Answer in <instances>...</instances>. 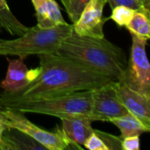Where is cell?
I'll return each instance as SVG.
<instances>
[{
    "instance_id": "obj_1",
    "label": "cell",
    "mask_w": 150,
    "mask_h": 150,
    "mask_svg": "<svg viewBox=\"0 0 150 150\" xmlns=\"http://www.w3.org/2000/svg\"><path fill=\"white\" fill-rule=\"evenodd\" d=\"M40 65L30 69L31 82L16 91H3L0 106L100 88L113 80L58 54H40Z\"/></svg>"
},
{
    "instance_id": "obj_2",
    "label": "cell",
    "mask_w": 150,
    "mask_h": 150,
    "mask_svg": "<svg viewBox=\"0 0 150 150\" xmlns=\"http://www.w3.org/2000/svg\"><path fill=\"white\" fill-rule=\"evenodd\" d=\"M118 81L127 66L124 50L104 38L81 36L74 31L61 43L57 53Z\"/></svg>"
},
{
    "instance_id": "obj_3",
    "label": "cell",
    "mask_w": 150,
    "mask_h": 150,
    "mask_svg": "<svg viewBox=\"0 0 150 150\" xmlns=\"http://www.w3.org/2000/svg\"><path fill=\"white\" fill-rule=\"evenodd\" d=\"M73 32V25L62 24L48 29L40 28L37 25L27 27L18 38L0 39V55H17L25 59L31 54L57 53L61 43Z\"/></svg>"
},
{
    "instance_id": "obj_4",
    "label": "cell",
    "mask_w": 150,
    "mask_h": 150,
    "mask_svg": "<svg viewBox=\"0 0 150 150\" xmlns=\"http://www.w3.org/2000/svg\"><path fill=\"white\" fill-rule=\"evenodd\" d=\"M92 91H82L56 97L12 103L3 106V108L18 110L24 113L33 112L54 116L60 119L70 115L90 116Z\"/></svg>"
},
{
    "instance_id": "obj_5",
    "label": "cell",
    "mask_w": 150,
    "mask_h": 150,
    "mask_svg": "<svg viewBox=\"0 0 150 150\" xmlns=\"http://www.w3.org/2000/svg\"><path fill=\"white\" fill-rule=\"evenodd\" d=\"M0 112L4 116L5 127H13L26 134L47 150L83 149V148L71 143L58 126L54 132H49L32 123L24 115V112L18 110L4 109Z\"/></svg>"
},
{
    "instance_id": "obj_6",
    "label": "cell",
    "mask_w": 150,
    "mask_h": 150,
    "mask_svg": "<svg viewBox=\"0 0 150 150\" xmlns=\"http://www.w3.org/2000/svg\"><path fill=\"white\" fill-rule=\"evenodd\" d=\"M131 56L118 82L128 88L150 97V66L146 46L148 40L130 33Z\"/></svg>"
},
{
    "instance_id": "obj_7",
    "label": "cell",
    "mask_w": 150,
    "mask_h": 150,
    "mask_svg": "<svg viewBox=\"0 0 150 150\" xmlns=\"http://www.w3.org/2000/svg\"><path fill=\"white\" fill-rule=\"evenodd\" d=\"M113 83L114 81L110 82L92 91V103L90 114L92 121L109 122L112 118L123 116L129 112L118 98Z\"/></svg>"
},
{
    "instance_id": "obj_8",
    "label": "cell",
    "mask_w": 150,
    "mask_h": 150,
    "mask_svg": "<svg viewBox=\"0 0 150 150\" xmlns=\"http://www.w3.org/2000/svg\"><path fill=\"white\" fill-rule=\"evenodd\" d=\"M107 0H91L82 11L78 20L73 24V31L81 36L104 38V25L109 18L103 11Z\"/></svg>"
},
{
    "instance_id": "obj_9",
    "label": "cell",
    "mask_w": 150,
    "mask_h": 150,
    "mask_svg": "<svg viewBox=\"0 0 150 150\" xmlns=\"http://www.w3.org/2000/svg\"><path fill=\"white\" fill-rule=\"evenodd\" d=\"M116 95L127 110L150 127V97L135 91L127 86L114 81Z\"/></svg>"
},
{
    "instance_id": "obj_10",
    "label": "cell",
    "mask_w": 150,
    "mask_h": 150,
    "mask_svg": "<svg viewBox=\"0 0 150 150\" xmlns=\"http://www.w3.org/2000/svg\"><path fill=\"white\" fill-rule=\"evenodd\" d=\"M62 131L73 144L82 148L85 141L93 133V122L89 115H70L61 118Z\"/></svg>"
},
{
    "instance_id": "obj_11",
    "label": "cell",
    "mask_w": 150,
    "mask_h": 150,
    "mask_svg": "<svg viewBox=\"0 0 150 150\" xmlns=\"http://www.w3.org/2000/svg\"><path fill=\"white\" fill-rule=\"evenodd\" d=\"M35 10L37 25L42 29H48L66 24L61 9L54 0H31Z\"/></svg>"
},
{
    "instance_id": "obj_12",
    "label": "cell",
    "mask_w": 150,
    "mask_h": 150,
    "mask_svg": "<svg viewBox=\"0 0 150 150\" xmlns=\"http://www.w3.org/2000/svg\"><path fill=\"white\" fill-rule=\"evenodd\" d=\"M30 82V69L25 64L24 59H8L6 76L1 82L0 88L4 91H16L25 87Z\"/></svg>"
},
{
    "instance_id": "obj_13",
    "label": "cell",
    "mask_w": 150,
    "mask_h": 150,
    "mask_svg": "<svg viewBox=\"0 0 150 150\" xmlns=\"http://www.w3.org/2000/svg\"><path fill=\"white\" fill-rule=\"evenodd\" d=\"M0 150L47 149L26 134L13 127H5L0 137Z\"/></svg>"
},
{
    "instance_id": "obj_14",
    "label": "cell",
    "mask_w": 150,
    "mask_h": 150,
    "mask_svg": "<svg viewBox=\"0 0 150 150\" xmlns=\"http://www.w3.org/2000/svg\"><path fill=\"white\" fill-rule=\"evenodd\" d=\"M109 122L115 125L120 131L121 138L138 135L140 136L143 133H149L150 127L145 126L138 118L132 113L128 112L123 116L112 118Z\"/></svg>"
},
{
    "instance_id": "obj_15",
    "label": "cell",
    "mask_w": 150,
    "mask_h": 150,
    "mask_svg": "<svg viewBox=\"0 0 150 150\" xmlns=\"http://www.w3.org/2000/svg\"><path fill=\"white\" fill-rule=\"evenodd\" d=\"M27 27L24 25L11 12L6 0H0V32H7L11 35L20 36Z\"/></svg>"
},
{
    "instance_id": "obj_16",
    "label": "cell",
    "mask_w": 150,
    "mask_h": 150,
    "mask_svg": "<svg viewBox=\"0 0 150 150\" xmlns=\"http://www.w3.org/2000/svg\"><path fill=\"white\" fill-rule=\"evenodd\" d=\"M150 13L136 11L133 18L125 26L129 33H134L135 35L149 40L150 38Z\"/></svg>"
},
{
    "instance_id": "obj_17",
    "label": "cell",
    "mask_w": 150,
    "mask_h": 150,
    "mask_svg": "<svg viewBox=\"0 0 150 150\" xmlns=\"http://www.w3.org/2000/svg\"><path fill=\"white\" fill-rule=\"evenodd\" d=\"M112 12V15L109 17V19L113 20L119 27L126 26L130 20L133 18L136 10L132 9L130 7L120 5L114 7Z\"/></svg>"
},
{
    "instance_id": "obj_18",
    "label": "cell",
    "mask_w": 150,
    "mask_h": 150,
    "mask_svg": "<svg viewBox=\"0 0 150 150\" xmlns=\"http://www.w3.org/2000/svg\"><path fill=\"white\" fill-rule=\"evenodd\" d=\"M90 1L91 0H61L72 25L78 20L82 11Z\"/></svg>"
},
{
    "instance_id": "obj_19",
    "label": "cell",
    "mask_w": 150,
    "mask_h": 150,
    "mask_svg": "<svg viewBox=\"0 0 150 150\" xmlns=\"http://www.w3.org/2000/svg\"><path fill=\"white\" fill-rule=\"evenodd\" d=\"M94 131L103 140V142H105V144L106 145L108 149L121 150L122 138L120 136L112 135L111 134H108V133H105V132H102V131H98V130H95V129H94Z\"/></svg>"
},
{
    "instance_id": "obj_20",
    "label": "cell",
    "mask_w": 150,
    "mask_h": 150,
    "mask_svg": "<svg viewBox=\"0 0 150 150\" xmlns=\"http://www.w3.org/2000/svg\"><path fill=\"white\" fill-rule=\"evenodd\" d=\"M107 3L110 4L112 9H113L116 6L123 5V6L130 7L136 11H142L150 13V10L146 9L139 0H107Z\"/></svg>"
},
{
    "instance_id": "obj_21",
    "label": "cell",
    "mask_w": 150,
    "mask_h": 150,
    "mask_svg": "<svg viewBox=\"0 0 150 150\" xmlns=\"http://www.w3.org/2000/svg\"><path fill=\"white\" fill-rule=\"evenodd\" d=\"M85 149L89 150H109L103 140L93 131L83 145Z\"/></svg>"
},
{
    "instance_id": "obj_22",
    "label": "cell",
    "mask_w": 150,
    "mask_h": 150,
    "mask_svg": "<svg viewBox=\"0 0 150 150\" xmlns=\"http://www.w3.org/2000/svg\"><path fill=\"white\" fill-rule=\"evenodd\" d=\"M140 149V136H129L122 138L121 150H139Z\"/></svg>"
},
{
    "instance_id": "obj_23",
    "label": "cell",
    "mask_w": 150,
    "mask_h": 150,
    "mask_svg": "<svg viewBox=\"0 0 150 150\" xmlns=\"http://www.w3.org/2000/svg\"><path fill=\"white\" fill-rule=\"evenodd\" d=\"M5 129V125H4V116L2 115V113L0 112V137L2 133L4 132V130Z\"/></svg>"
},
{
    "instance_id": "obj_24",
    "label": "cell",
    "mask_w": 150,
    "mask_h": 150,
    "mask_svg": "<svg viewBox=\"0 0 150 150\" xmlns=\"http://www.w3.org/2000/svg\"><path fill=\"white\" fill-rule=\"evenodd\" d=\"M142 5L146 8V9H149L150 10V0H139Z\"/></svg>"
},
{
    "instance_id": "obj_25",
    "label": "cell",
    "mask_w": 150,
    "mask_h": 150,
    "mask_svg": "<svg viewBox=\"0 0 150 150\" xmlns=\"http://www.w3.org/2000/svg\"><path fill=\"white\" fill-rule=\"evenodd\" d=\"M0 107H1V106H0Z\"/></svg>"
}]
</instances>
